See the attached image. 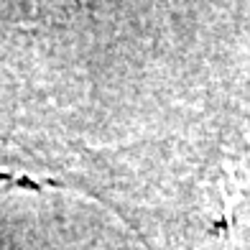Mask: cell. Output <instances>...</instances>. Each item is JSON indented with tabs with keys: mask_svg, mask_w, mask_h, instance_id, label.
Masks as SVG:
<instances>
[{
	"mask_svg": "<svg viewBox=\"0 0 250 250\" xmlns=\"http://www.w3.org/2000/svg\"><path fill=\"white\" fill-rule=\"evenodd\" d=\"M31 8L33 16L41 18H62V16H77L82 8H87L89 0H18Z\"/></svg>",
	"mask_w": 250,
	"mask_h": 250,
	"instance_id": "cell-1",
	"label": "cell"
}]
</instances>
